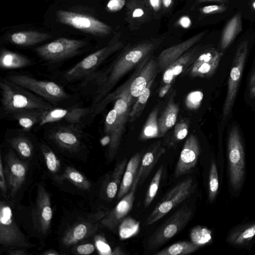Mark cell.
I'll use <instances>...</instances> for the list:
<instances>
[{
	"instance_id": "1",
	"label": "cell",
	"mask_w": 255,
	"mask_h": 255,
	"mask_svg": "<svg viewBox=\"0 0 255 255\" xmlns=\"http://www.w3.org/2000/svg\"><path fill=\"white\" fill-rule=\"evenodd\" d=\"M162 40L161 38H151L130 45L109 68L98 72L91 81L92 85H95L91 105L103 100L124 75L137 64L150 58Z\"/></svg>"
},
{
	"instance_id": "2",
	"label": "cell",
	"mask_w": 255,
	"mask_h": 255,
	"mask_svg": "<svg viewBox=\"0 0 255 255\" xmlns=\"http://www.w3.org/2000/svg\"><path fill=\"white\" fill-rule=\"evenodd\" d=\"M130 81L121 90L109 94L102 100L107 106L116 99L113 108L106 116L104 132L109 137L108 159L111 161L115 156L120 144L126 124L129 119L132 98L129 92Z\"/></svg>"
},
{
	"instance_id": "3",
	"label": "cell",
	"mask_w": 255,
	"mask_h": 255,
	"mask_svg": "<svg viewBox=\"0 0 255 255\" xmlns=\"http://www.w3.org/2000/svg\"><path fill=\"white\" fill-rule=\"evenodd\" d=\"M0 116L8 119L13 114L27 110H48L51 104L5 77L0 79Z\"/></svg>"
},
{
	"instance_id": "4",
	"label": "cell",
	"mask_w": 255,
	"mask_h": 255,
	"mask_svg": "<svg viewBox=\"0 0 255 255\" xmlns=\"http://www.w3.org/2000/svg\"><path fill=\"white\" fill-rule=\"evenodd\" d=\"M5 77L51 104L54 107L78 105L77 97L69 94L56 82L36 79L22 73H11Z\"/></svg>"
},
{
	"instance_id": "5",
	"label": "cell",
	"mask_w": 255,
	"mask_h": 255,
	"mask_svg": "<svg viewBox=\"0 0 255 255\" xmlns=\"http://www.w3.org/2000/svg\"><path fill=\"white\" fill-rule=\"evenodd\" d=\"M85 127L82 124L57 122L42 128L44 137L49 142L62 151L79 154L87 149Z\"/></svg>"
},
{
	"instance_id": "6",
	"label": "cell",
	"mask_w": 255,
	"mask_h": 255,
	"mask_svg": "<svg viewBox=\"0 0 255 255\" xmlns=\"http://www.w3.org/2000/svg\"><path fill=\"white\" fill-rule=\"evenodd\" d=\"M124 46L118 39L112 40L106 46L88 55L71 68L63 72L60 81L66 84L87 81L98 72L100 66L112 54Z\"/></svg>"
},
{
	"instance_id": "7",
	"label": "cell",
	"mask_w": 255,
	"mask_h": 255,
	"mask_svg": "<svg viewBox=\"0 0 255 255\" xmlns=\"http://www.w3.org/2000/svg\"><path fill=\"white\" fill-rule=\"evenodd\" d=\"M87 44L83 40L60 37L36 47L35 50L45 64L54 65L79 55Z\"/></svg>"
},
{
	"instance_id": "8",
	"label": "cell",
	"mask_w": 255,
	"mask_h": 255,
	"mask_svg": "<svg viewBox=\"0 0 255 255\" xmlns=\"http://www.w3.org/2000/svg\"><path fill=\"white\" fill-rule=\"evenodd\" d=\"M192 215L191 209L187 206L178 209L150 236L148 248H158L170 240L187 225Z\"/></svg>"
},
{
	"instance_id": "9",
	"label": "cell",
	"mask_w": 255,
	"mask_h": 255,
	"mask_svg": "<svg viewBox=\"0 0 255 255\" xmlns=\"http://www.w3.org/2000/svg\"><path fill=\"white\" fill-rule=\"evenodd\" d=\"M0 244L5 247L31 246L17 226L10 205L4 201L0 203Z\"/></svg>"
},
{
	"instance_id": "10",
	"label": "cell",
	"mask_w": 255,
	"mask_h": 255,
	"mask_svg": "<svg viewBox=\"0 0 255 255\" xmlns=\"http://www.w3.org/2000/svg\"><path fill=\"white\" fill-rule=\"evenodd\" d=\"M228 151L231 183L234 189H239L245 172L244 152L240 130L236 126L231 128L228 140Z\"/></svg>"
},
{
	"instance_id": "11",
	"label": "cell",
	"mask_w": 255,
	"mask_h": 255,
	"mask_svg": "<svg viewBox=\"0 0 255 255\" xmlns=\"http://www.w3.org/2000/svg\"><path fill=\"white\" fill-rule=\"evenodd\" d=\"M248 42L242 41L238 46L228 81L226 99L223 108V118L229 115L235 103L248 54Z\"/></svg>"
},
{
	"instance_id": "12",
	"label": "cell",
	"mask_w": 255,
	"mask_h": 255,
	"mask_svg": "<svg viewBox=\"0 0 255 255\" xmlns=\"http://www.w3.org/2000/svg\"><path fill=\"white\" fill-rule=\"evenodd\" d=\"M57 16L61 23L95 36H106L113 31L110 25L87 14L59 10Z\"/></svg>"
},
{
	"instance_id": "13",
	"label": "cell",
	"mask_w": 255,
	"mask_h": 255,
	"mask_svg": "<svg viewBox=\"0 0 255 255\" xmlns=\"http://www.w3.org/2000/svg\"><path fill=\"white\" fill-rule=\"evenodd\" d=\"M192 183V179L188 178L171 189L157 203L146 218L145 224L150 225L154 224L184 200L191 193Z\"/></svg>"
},
{
	"instance_id": "14",
	"label": "cell",
	"mask_w": 255,
	"mask_h": 255,
	"mask_svg": "<svg viewBox=\"0 0 255 255\" xmlns=\"http://www.w3.org/2000/svg\"><path fill=\"white\" fill-rule=\"evenodd\" d=\"M52 216L50 195L45 187L39 184L35 206L33 211L32 221L34 228L42 235H46L49 231Z\"/></svg>"
},
{
	"instance_id": "15",
	"label": "cell",
	"mask_w": 255,
	"mask_h": 255,
	"mask_svg": "<svg viewBox=\"0 0 255 255\" xmlns=\"http://www.w3.org/2000/svg\"><path fill=\"white\" fill-rule=\"evenodd\" d=\"M5 161L4 172L8 190L10 195L14 197L25 180L27 165L18 158L11 148L5 156Z\"/></svg>"
},
{
	"instance_id": "16",
	"label": "cell",
	"mask_w": 255,
	"mask_h": 255,
	"mask_svg": "<svg viewBox=\"0 0 255 255\" xmlns=\"http://www.w3.org/2000/svg\"><path fill=\"white\" fill-rule=\"evenodd\" d=\"M89 111L90 106L87 107H82L79 106L53 107L46 111L37 127L42 128L45 125L57 122L79 124L84 125V118Z\"/></svg>"
},
{
	"instance_id": "17",
	"label": "cell",
	"mask_w": 255,
	"mask_h": 255,
	"mask_svg": "<svg viewBox=\"0 0 255 255\" xmlns=\"http://www.w3.org/2000/svg\"><path fill=\"white\" fill-rule=\"evenodd\" d=\"M206 33V31H202L180 43L163 50L156 59L159 72L164 71L171 64L197 43Z\"/></svg>"
},
{
	"instance_id": "18",
	"label": "cell",
	"mask_w": 255,
	"mask_h": 255,
	"mask_svg": "<svg viewBox=\"0 0 255 255\" xmlns=\"http://www.w3.org/2000/svg\"><path fill=\"white\" fill-rule=\"evenodd\" d=\"M200 153L197 138L191 134L186 140L175 171L176 177L189 173L196 165Z\"/></svg>"
},
{
	"instance_id": "19",
	"label": "cell",
	"mask_w": 255,
	"mask_h": 255,
	"mask_svg": "<svg viewBox=\"0 0 255 255\" xmlns=\"http://www.w3.org/2000/svg\"><path fill=\"white\" fill-rule=\"evenodd\" d=\"M165 149L157 142L152 144L142 156L136 175L130 190L135 191L140 186L150 173L159 158L165 153Z\"/></svg>"
},
{
	"instance_id": "20",
	"label": "cell",
	"mask_w": 255,
	"mask_h": 255,
	"mask_svg": "<svg viewBox=\"0 0 255 255\" xmlns=\"http://www.w3.org/2000/svg\"><path fill=\"white\" fill-rule=\"evenodd\" d=\"M134 192L129 190L116 207L101 219L100 223L109 230H115L131 210L134 200Z\"/></svg>"
},
{
	"instance_id": "21",
	"label": "cell",
	"mask_w": 255,
	"mask_h": 255,
	"mask_svg": "<svg viewBox=\"0 0 255 255\" xmlns=\"http://www.w3.org/2000/svg\"><path fill=\"white\" fill-rule=\"evenodd\" d=\"M201 45L192 47L164 71L162 80L164 84L172 83L180 74H185L192 66L198 55L203 51Z\"/></svg>"
},
{
	"instance_id": "22",
	"label": "cell",
	"mask_w": 255,
	"mask_h": 255,
	"mask_svg": "<svg viewBox=\"0 0 255 255\" xmlns=\"http://www.w3.org/2000/svg\"><path fill=\"white\" fill-rule=\"evenodd\" d=\"M126 6L125 20L131 30H137L154 19L150 10L140 0H128Z\"/></svg>"
},
{
	"instance_id": "23",
	"label": "cell",
	"mask_w": 255,
	"mask_h": 255,
	"mask_svg": "<svg viewBox=\"0 0 255 255\" xmlns=\"http://www.w3.org/2000/svg\"><path fill=\"white\" fill-rule=\"evenodd\" d=\"M5 135L10 148L23 159H29L34 154V146L30 132L19 129H8Z\"/></svg>"
},
{
	"instance_id": "24",
	"label": "cell",
	"mask_w": 255,
	"mask_h": 255,
	"mask_svg": "<svg viewBox=\"0 0 255 255\" xmlns=\"http://www.w3.org/2000/svg\"><path fill=\"white\" fill-rule=\"evenodd\" d=\"M158 72L157 60L148 58L133 80L130 81L129 92L132 98L138 97L149 83L154 79Z\"/></svg>"
},
{
	"instance_id": "25",
	"label": "cell",
	"mask_w": 255,
	"mask_h": 255,
	"mask_svg": "<svg viewBox=\"0 0 255 255\" xmlns=\"http://www.w3.org/2000/svg\"><path fill=\"white\" fill-rule=\"evenodd\" d=\"M97 229L98 225L90 221L76 223L66 231L61 239V243L65 247L75 245L91 236Z\"/></svg>"
},
{
	"instance_id": "26",
	"label": "cell",
	"mask_w": 255,
	"mask_h": 255,
	"mask_svg": "<svg viewBox=\"0 0 255 255\" xmlns=\"http://www.w3.org/2000/svg\"><path fill=\"white\" fill-rule=\"evenodd\" d=\"M34 62L22 54L2 48L0 52V68L11 70L32 66Z\"/></svg>"
},
{
	"instance_id": "27",
	"label": "cell",
	"mask_w": 255,
	"mask_h": 255,
	"mask_svg": "<svg viewBox=\"0 0 255 255\" xmlns=\"http://www.w3.org/2000/svg\"><path fill=\"white\" fill-rule=\"evenodd\" d=\"M142 155L140 153L134 154L127 163L117 194L121 200L130 190L140 165Z\"/></svg>"
},
{
	"instance_id": "28",
	"label": "cell",
	"mask_w": 255,
	"mask_h": 255,
	"mask_svg": "<svg viewBox=\"0 0 255 255\" xmlns=\"http://www.w3.org/2000/svg\"><path fill=\"white\" fill-rule=\"evenodd\" d=\"M46 111L47 110L23 111L13 114L8 119L16 122L22 130L30 132L34 127L39 125Z\"/></svg>"
},
{
	"instance_id": "29",
	"label": "cell",
	"mask_w": 255,
	"mask_h": 255,
	"mask_svg": "<svg viewBox=\"0 0 255 255\" xmlns=\"http://www.w3.org/2000/svg\"><path fill=\"white\" fill-rule=\"evenodd\" d=\"M52 37L48 33L37 31H23L11 34L9 41L12 44L20 46H30L41 43Z\"/></svg>"
},
{
	"instance_id": "30",
	"label": "cell",
	"mask_w": 255,
	"mask_h": 255,
	"mask_svg": "<svg viewBox=\"0 0 255 255\" xmlns=\"http://www.w3.org/2000/svg\"><path fill=\"white\" fill-rule=\"evenodd\" d=\"M127 163V159H124L118 163L111 174L106 179L104 189L108 199H113L116 196Z\"/></svg>"
},
{
	"instance_id": "31",
	"label": "cell",
	"mask_w": 255,
	"mask_h": 255,
	"mask_svg": "<svg viewBox=\"0 0 255 255\" xmlns=\"http://www.w3.org/2000/svg\"><path fill=\"white\" fill-rule=\"evenodd\" d=\"M179 107L172 98L158 119L159 137L163 136L175 125L179 112Z\"/></svg>"
},
{
	"instance_id": "32",
	"label": "cell",
	"mask_w": 255,
	"mask_h": 255,
	"mask_svg": "<svg viewBox=\"0 0 255 255\" xmlns=\"http://www.w3.org/2000/svg\"><path fill=\"white\" fill-rule=\"evenodd\" d=\"M242 28L240 12L236 14L227 22L221 34L220 47L225 50L232 43Z\"/></svg>"
},
{
	"instance_id": "33",
	"label": "cell",
	"mask_w": 255,
	"mask_h": 255,
	"mask_svg": "<svg viewBox=\"0 0 255 255\" xmlns=\"http://www.w3.org/2000/svg\"><path fill=\"white\" fill-rule=\"evenodd\" d=\"M57 180L61 181L67 180L83 190H89L91 183L80 171L70 166H67L60 176H58Z\"/></svg>"
},
{
	"instance_id": "34",
	"label": "cell",
	"mask_w": 255,
	"mask_h": 255,
	"mask_svg": "<svg viewBox=\"0 0 255 255\" xmlns=\"http://www.w3.org/2000/svg\"><path fill=\"white\" fill-rule=\"evenodd\" d=\"M200 247L192 242L176 243L156 253L155 255H185L196 251Z\"/></svg>"
},
{
	"instance_id": "35",
	"label": "cell",
	"mask_w": 255,
	"mask_h": 255,
	"mask_svg": "<svg viewBox=\"0 0 255 255\" xmlns=\"http://www.w3.org/2000/svg\"><path fill=\"white\" fill-rule=\"evenodd\" d=\"M255 236V223L241 227L229 236L228 241L235 245H242L249 242Z\"/></svg>"
},
{
	"instance_id": "36",
	"label": "cell",
	"mask_w": 255,
	"mask_h": 255,
	"mask_svg": "<svg viewBox=\"0 0 255 255\" xmlns=\"http://www.w3.org/2000/svg\"><path fill=\"white\" fill-rule=\"evenodd\" d=\"M159 109L155 108L149 114L140 135V138L145 140L159 137L157 115Z\"/></svg>"
},
{
	"instance_id": "37",
	"label": "cell",
	"mask_w": 255,
	"mask_h": 255,
	"mask_svg": "<svg viewBox=\"0 0 255 255\" xmlns=\"http://www.w3.org/2000/svg\"><path fill=\"white\" fill-rule=\"evenodd\" d=\"M220 60L213 62H204L198 64L193 65L185 74H189L193 78H208L215 73Z\"/></svg>"
},
{
	"instance_id": "38",
	"label": "cell",
	"mask_w": 255,
	"mask_h": 255,
	"mask_svg": "<svg viewBox=\"0 0 255 255\" xmlns=\"http://www.w3.org/2000/svg\"><path fill=\"white\" fill-rule=\"evenodd\" d=\"M154 80H152L142 91L132 108L130 109L129 114V120L131 122L135 121L140 115L144 109L147 101L150 95L151 88L153 83Z\"/></svg>"
},
{
	"instance_id": "39",
	"label": "cell",
	"mask_w": 255,
	"mask_h": 255,
	"mask_svg": "<svg viewBox=\"0 0 255 255\" xmlns=\"http://www.w3.org/2000/svg\"><path fill=\"white\" fill-rule=\"evenodd\" d=\"M40 149L48 170L53 174L57 173L60 168L61 163L55 153L44 142L40 144Z\"/></svg>"
},
{
	"instance_id": "40",
	"label": "cell",
	"mask_w": 255,
	"mask_h": 255,
	"mask_svg": "<svg viewBox=\"0 0 255 255\" xmlns=\"http://www.w3.org/2000/svg\"><path fill=\"white\" fill-rule=\"evenodd\" d=\"M190 237L191 242L200 247L210 242L211 231L206 227L197 226L191 230Z\"/></svg>"
},
{
	"instance_id": "41",
	"label": "cell",
	"mask_w": 255,
	"mask_h": 255,
	"mask_svg": "<svg viewBox=\"0 0 255 255\" xmlns=\"http://www.w3.org/2000/svg\"><path fill=\"white\" fill-rule=\"evenodd\" d=\"M119 236L126 239L135 235L139 229V223L131 218H125L119 226Z\"/></svg>"
},
{
	"instance_id": "42",
	"label": "cell",
	"mask_w": 255,
	"mask_h": 255,
	"mask_svg": "<svg viewBox=\"0 0 255 255\" xmlns=\"http://www.w3.org/2000/svg\"><path fill=\"white\" fill-rule=\"evenodd\" d=\"M163 170V166L161 165L156 172L150 183L145 197V208H147L151 204L157 193L161 179Z\"/></svg>"
},
{
	"instance_id": "43",
	"label": "cell",
	"mask_w": 255,
	"mask_h": 255,
	"mask_svg": "<svg viewBox=\"0 0 255 255\" xmlns=\"http://www.w3.org/2000/svg\"><path fill=\"white\" fill-rule=\"evenodd\" d=\"M188 123L185 119L179 121L175 125L172 137L168 143L169 146H173L186 137L188 132Z\"/></svg>"
},
{
	"instance_id": "44",
	"label": "cell",
	"mask_w": 255,
	"mask_h": 255,
	"mask_svg": "<svg viewBox=\"0 0 255 255\" xmlns=\"http://www.w3.org/2000/svg\"><path fill=\"white\" fill-rule=\"evenodd\" d=\"M219 187L218 176L216 165L213 162L211 165L209 173V199L210 201L214 199Z\"/></svg>"
},
{
	"instance_id": "45",
	"label": "cell",
	"mask_w": 255,
	"mask_h": 255,
	"mask_svg": "<svg viewBox=\"0 0 255 255\" xmlns=\"http://www.w3.org/2000/svg\"><path fill=\"white\" fill-rule=\"evenodd\" d=\"M203 98V94L200 91L189 93L185 99V105L188 109L195 110L199 108Z\"/></svg>"
},
{
	"instance_id": "46",
	"label": "cell",
	"mask_w": 255,
	"mask_h": 255,
	"mask_svg": "<svg viewBox=\"0 0 255 255\" xmlns=\"http://www.w3.org/2000/svg\"><path fill=\"white\" fill-rule=\"evenodd\" d=\"M151 11L154 19L160 18L163 14L161 0H140Z\"/></svg>"
},
{
	"instance_id": "47",
	"label": "cell",
	"mask_w": 255,
	"mask_h": 255,
	"mask_svg": "<svg viewBox=\"0 0 255 255\" xmlns=\"http://www.w3.org/2000/svg\"><path fill=\"white\" fill-rule=\"evenodd\" d=\"M227 9V7L223 4L210 5L201 7L199 8V12L204 15L221 13Z\"/></svg>"
},
{
	"instance_id": "48",
	"label": "cell",
	"mask_w": 255,
	"mask_h": 255,
	"mask_svg": "<svg viewBox=\"0 0 255 255\" xmlns=\"http://www.w3.org/2000/svg\"><path fill=\"white\" fill-rule=\"evenodd\" d=\"M95 250V246L91 243L81 244L73 249V252L78 255H90Z\"/></svg>"
},
{
	"instance_id": "49",
	"label": "cell",
	"mask_w": 255,
	"mask_h": 255,
	"mask_svg": "<svg viewBox=\"0 0 255 255\" xmlns=\"http://www.w3.org/2000/svg\"><path fill=\"white\" fill-rule=\"evenodd\" d=\"M0 188L1 194L6 198L7 194V185L2 164L1 154H0Z\"/></svg>"
},
{
	"instance_id": "50",
	"label": "cell",
	"mask_w": 255,
	"mask_h": 255,
	"mask_svg": "<svg viewBox=\"0 0 255 255\" xmlns=\"http://www.w3.org/2000/svg\"><path fill=\"white\" fill-rule=\"evenodd\" d=\"M126 0H110L106 5L108 11L116 12L120 10L126 3Z\"/></svg>"
},
{
	"instance_id": "51",
	"label": "cell",
	"mask_w": 255,
	"mask_h": 255,
	"mask_svg": "<svg viewBox=\"0 0 255 255\" xmlns=\"http://www.w3.org/2000/svg\"><path fill=\"white\" fill-rule=\"evenodd\" d=\"M174 1V0H161L163 14L171 10L173 5Z\"/></svg>"
},
{
	"instance_id": "52",
	"label": "cell",
	"mask_w": 255,
	"mask_h": 255,
	"mask_svg": "<svg viewBox=\"0 0 255 255\" xmlns=\"http://www.w3.org/2000/svg\"><path fill=\"white\" fill-rule=\"evenodd\" d=\"M98 247L100 252H101V254H108L111 255L112 251L108 246V245L104 241H100L99 242Z\"/></svg>"
},
{
	"instance_id": "53",
	"label": "cell",
	"mask_w": 255,
	"mask_h": 255,
	"mask_svg": "<svg viewBox=\"0 0 255 255\" xmlns=\"http://www.w3.org/2000/svg\"><path fill=\"white\" fill-rule=\"evenodd\" d=\"M171 87V83L170 84H165V85L162 86L159 90V96L160 98L163 97L168 91L170 90Z\"/></svg>"
},
{
	"instance_id": "54",
	"label": "cell",
	"mask_w": 255,
	"mask_h": 255,
	"mask_svg": "<svg viewBox=\"0 0 255 255\" xmlns=\"http://www.w3.org/2000/svg\"><path fill=\"white\" fill-rule=\"evenodd\" d=\"M10 255H26L28 254L25 251L22 250H9L8 251Z\"/></svg>"
},
{
	"instance_id": "55",
	"label": "cell",
	"mask_w": 255,
	"mask_h": 255,
	"mask_svg": "<svg viewBox=\"0 0 255 255\" xmlns=\"http://www.w3.org/2000/svg\"><path fill=\"white\" fill-rule=\"evenodd\" d=\"M255 84V68L254 69L250 77L249 81V86L250 87Z\"/></svg>"
},
{
	"instance_id": "56",
	"label": "cell",
	"mask_w": 255,
	"mask_h": 255,
	"mask_svg": "<svg viewBox=\"0 0 255 255\" xmlns=\"http://www.w3.org/2000/svg\"><path fill=\"white\" fill-rule=\"evenodd\" d=\"M125 253L123 252L120 247L116 248L112 252L111 255H125Z\"/></svg>"
},
{
	"instance_id": "57",
	"label": "cell",
	"mask_w": 255,
	"mask_h": 255,
	"mask_svg": "<svg viewBox=\"0 0 255 255\" xmlns=\"http://www.w3.org/2000/svg\"><path fill=\"white\" fill-rule=\"evenodd\" d=\"M44 255H58L59 253L55 250L53 249L48 250L46 251L43 253Z\"/></svg>"
},
{
	"instance_id": "58",
	"label": "cell",
	"mask_w": 255,
	"mask_h": 255,
	"mask_svg": "<svg viewBox=\"0 0 255 255\" xmlns=\"http://www.w3.org/2000/svg\"><path fill=\"white\" fill-rule=\"evenodd\" d=\"M249 96L251 99L255 98V84L250 87L249 91Z\"/></svg>"
},
{
	"instance_id": "59",
	"label": "cell",
	"mask_w": 255,
	"mask_h": 255,
	"mask_svg": "<svg viewBox=\"0 0 255 255\" xmlns=\"http://www.w3.org/2000/svg\"><path fill=\"white\" fill-rule=\"evenodd\" d=\"M227 0H196V3H200L204 2L207 1H217V2H223Z\"/></svg>"
},
{
	"instance_id": "60",
	"label": "cell",
	"mask_w": 255,
	"mask_h": 255,
	"mask_svg": "<svg viewBox=\"0 0 255 255\" xmlns=\"http://www.w3.org/2000/svg\"><path fill=\"white\" fill-rule=\"evenodd\" d=\"M253 7L254 8V9H255V0L253 2Z\"/></svg>"
}]
</instances>
